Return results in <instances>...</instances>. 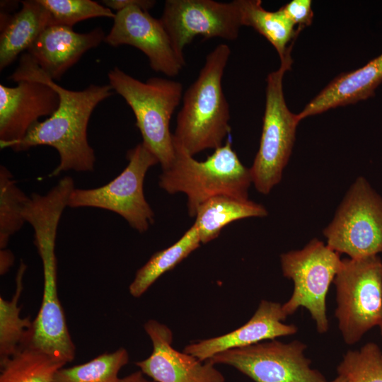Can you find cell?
I'll list each match as a JSON object with an SVG mask.
<instances>
[{
	"label": "cell",
	"instance_id": "1",
	"mask_svg": "<svg viewBox=\"0 0 382 382\" xmlns=\"http://www.w3.org/2000/svg\"><path fill=\"white\" fill-rule=\"evenodd\" d=\"M8 79L15 82L27 80L46 83L59 97L57 110L44 121L35 122L25 136L10 148L14 151H27L37 146L54 148L59 163L50 177L63 171L93 170L96 156L88 141V125L96 107L113 94L111 86L91 84L82 91L64 88L48 77L28 52L21 54L18 67Z\"/></svg>",
	"mask_w": 382,
	"mask_h": 382
},
{
	"label": "cell",
	"instance_id": "2",
	"mask_svg": "<svg viewBox=\"0 0 382 382\" xmlns=\"http://www.w3.org/2000/svg\"><path fill=\"white\" fill-rule=\"evenodd\" d=\"M230 55L228 45H217L207 55L197 79L183 93L173 142L191 156L220 147L231 132L230 108L222 88Z\"/></svg>",
	"mask_w": 382,
	"mask_h": 382
},
{
	"label": "cell",
	"instance_id": "3",
	"mask_svg": "<svg viewBox=\"0 0 382 382\" xmlns=\"http://www.w3.org/2000/svg\"><path fill=\"white\" fill-rule=\"evenodd\" d=\"M173 163L159 176L158 185L169 194L185 193L187 210L195 217L198 207L211 197L228 195L248 199L250 168L240 161L227 140L205 161H199L174 144Z\"/></svg>",
	"mask_w": 382,
	"mask_h": 382
},
{
	"label": "cell",
	"instance_id": "4",
	"mask_svg": "<svg viewBox=\"0 0 382 382\" xmlns=\"http://www.w3.org/2000/svg\"><path fill=\"white\" fill-rule=\"evenodd\" d=\"M61 216L54 209L40 208L28 217V223L34 229V243L42 262L43 293L39 311L22 345L68 363L74 359L76 348L57 291L55 243Z\"/></svg>",
	"mask_w": 382,
	"mask_h": 382
},
{
	"label": "cell",
	"instance_id": "5",
	"mask_svg": "<svg viewBox=\"0 0 382 382\" xmlns=\"http://www.w3.org/2000/svg\"><path fill=\"white\" fill-rule=\"evenodd\" d=\"M108 77L113 91L132 108L142 143L156 156L162 170L167 169L175 158L170 122L183 98L182 83L160 77L143 82L117 66L110 70Z\"/></svg>",
	"mask_w": 382,
	"mask_h": 382
},
{
	"label": "cell",
	"instance_id": "6",
	"mask_svg": "<svg viewBox=\"0 0 382 382\" xmlns=\"http://www.w3.org/2000/svg\"><path fill=\"white\" fill-rule=\"evenodd\" d=\"M290 50L280 60L279 68L267 78L265 108L259 149L250 168L257 191L267 195L282 178L294 146L298 114L288 108L283 93V78L291 69Z\"/></svg>",
	"mask_w": 382,
	"mask_h": 382
},
{
	"label": "cell",
	"instance_id": "7",
	"mask_svg": "<svg viewBox=\"0 0 382 382\" xmlns=\"http://www.w3.org/2000/svg\"><path fill=\"white\" fill-rule=\"evenodd\" d=\"M333 282L338 328L352 345L381 321L382 260L378 255L342 259Z\"/></svg>",
	"mask_w": 382,
	"mask_h": 382
},
{
	"label": "cell",
	"instance_id": "8",
	"mask_svg": "<svg viewBox=\"0 0 382 382\" xmlns=\"http://www.w3.org/2000/svg\"><path fill=\"white\" fill-rule=\"evenodd\" d=\"M342 260L340 253L318 238L310 241L302 249L281 254L282 274L294 283L290 299L282 305L284 313L288 316L299 307L306 308L317 331L320 334L328 332L326 296Z\"/></svg>",
	"mask_w": 382,
	"mask_h": 382
},
{
	"label": "cell",
	"instance_id": "9",
	"mask_svg": "<svg viewBox=\"0 0 382 382\" xmlns=\"http://www.w3.org/2000/svg\"><path fill=\"white\" fill-rule=\"evenodd\" d=\"M127 158L125 168L110 183L93 189L74 188L68 207L113 212L132 228L144 233L154 222V212L144 196V181L148 170L159 161L142 142L127 151Z\"/></svg>",
	"mask_w": 382,
	"mask_h": 382
},
{
	"label": "cell",
	"instance_id": "10",
	"mask_svg": "<svg viewBox=\"0 0 382 382\" xmlns=\"http://www.w3.org/2000/svg\"><path fill=\"white\" fill-rule=\"evenodd\" d=\"M323 233L331 249L352 259L382 253V197L364 177L351 185Z\"/></svg>",
	"mask_w": 382,
	"mask_h": 382
},
{
	"label": "cell",
	"instance_id": "11",
	"mask_svg": "<svg viewBox=\"0 0 382 382\" xmlns=\"http://www.w3.org/2000/svg\"><path fill=\"white\" fill-rule=\"evenodd\" d=\"M306 349L299 340L285 343L274 339L229 349L208 360L233 366L254 382H326L323 374L311 367Z\"/></svg>",
	"mask_w": 382,
	"mask_h": 382
},
{
	"label": "cell",
	"instance_id": "12",
	"mask_svg": "<svg viewBox=\"0 0 382 382\" xmlns=\"http://www.w3.org/2000/svg\"><path fill=\"white\" fill-rule=\"evenodd\" d=\"M160 21L183 57L184 48L195 37L234 40L242 26L236 0H167Z\"/></svg>",
	"mask_w": 382,
	"mask_h": 382
},
{
	"label": "cell",
	"instance_id": "13",
	"mask_svg": "<svg viewBox=\"0 0 382 382\" xmlns=\"http://www.w3.org/2000/svg\"><path fill=\"white\" fill-rule=\"evenodd\" d=\"M113 25L104 42L112 47L133 46L149 59L156 72L173 77L185 65V57L178 53L160 19L138 6L127 7L115 13Z\"/></svg>",
	"mask_w": 382,
	"mask_h": 382
},
{
	"label": "cell",
	"instance_id": "14",
	"mask_svg": "<svg viewBox=\"0 0 382 382\" xmlns=\"http://www.w3.org/2000/svg\"><path fill=\"white\" fill-rule=\"evenodd\" d=\"M153 345L150 356L135 364L155 382H225L209 360L202 361L172 347L173 332L165 324L149 320L144 325Z\"/></svg>",
	"mask_w": 382,
	"mask_h": 382
},
{
	"label": "cell",
	"instance_id": "15",
	"mask_svg": "<svg viewBox=\"0 0 382 382\" xmlns=\"http://www.w3.org/2000/svg\"><path fill=\"white\" fill-rule=\"evenodd\" d=\"M17 86L0 84V146L10 148L21 141L30 128L58 108L59 97L50 85L23 80Z\"/></svg>",
	"mask_w": 382,
	"mask_h": 382
},
{
	"label": "cell",
	"instance_id": "16",
	"mask_svg": "<svg viewBox=\"0 0 382 382\" xmlns=\"http://www.w3.org/2000/svg\"><path fill=\"white\" fill-rule=\"evenodd\" d=\"M287 316L277 302L262 300L250 319L224 335L201 340L185 347L183 352L205 361L215 354L233 348L248 347L265 340L292 335L298 328L284 323Z\"/></svg>",
	"mask_w": 382,
	"mask_h": 382
},
{
	"label": "cell",
	"instance_id": "17",
	"mask_svg": "<svg viewBox=\"0 0 382 382\" xmlns=\"http://www.w3.org/2000/svg\"><path fill=\"white\" fill-rule=\"evenodd\" d=\"M105 36L99 27L79 33L70 27L51 25L41 33L26 52L48 77L59 80L85 52L104 41Z\"/></svg>",
	"mask_w": 382,
	"mask_h": 382
},
{
	"label": "cell",
	"instance_id": "18",
	"mask_svg": "<svg viewBox=\"0 0 382 382\" xmlns=\"http://www.w3.org/2000/svg\"><path fill=\"white\" fill-rule=\"evenodd\" d=\"M382 82V54L362 67L344 73L324 88L298 114L300 120L331 108L371 97Z\"/></svg>",
	"mask_w": 382,
	"mask_h": 382
},
{
	"label": "cell",
	"instance_id": "19",
	"mask_svg": "<svg viewBox=\"0 0 382 382\" xmlns=\"http://www.w3.org/2000/svg\"><path fill=\"white\" fill-rule=\"evenodd\" d=\"M13 15L1 13L0 70L28 51L41 33L50 26V18L40 0L21 1Z\"/></svg>",
	"mask_w": 382,
	"mask_h": 382
},
{
	"label": "cell",
	"instance_id": "20",
	"mask_svg": "<svg viewBox=\"0 0 382 382\" xmlns=\"http://www.w3.org/2000/svg\"><path fill=\"white\" fill-rule=\"evenodd\" d=\"M267 214L263 205L249 199L218 195L198 207L194 224L201 243L205 244L217 238L223 228L231 222L249 217H264Z\"/></svg>",
	"mask_w": 382,
	"mask_h": 382
},
{
	"label": "cell",
	"instance_id": "21",
	"mask_svg": "<svg viewBox=\"0 0 382 382\" xmlns=\"http://www.w3.org/2000/svg\"><path fill=\"white\" fill-rule=\"evenodd\" d=\"M241 25L250 26L264 36L275 48L280 60L292 50L294 40L301 28L294 25L279 8L269 11L260 0H236Z\"/></svg>",
	"mask_w": 382,
	"mask_h": 382
},
{
	"label": "cell",
	"instance_id": "22",
	"mask_svg": "<svg viewBox=\"0 0 382 382\" xmlns=\"http://www.w3.org/2000/svg\"><path fill=\"white\" fill-rule=\"evenodd\" d=\"M200 244L197 228L193 224L178 241L155 253L137 270L129 286V294L135 298L141 296L161 275L174 268Z\"/></svg>",
	"mask_w": 382,
	"mask_h": 382
},
{
	"label": "cell",
	"instance_id": "23",
	"mask_svg": "<svg viewBox=\"0 0 382 382\" xmlns=\"http://www.w3.org/2000/svg\"><path fill=\"white\" fill-rule=\"evenodd\" d=\"M66 363L28 345L1 365L0 382H52Z\"/></svg>",
	"mask_w": 382,
	"mask_h": 382
},
{
	"label": "cell",
	"instance_id": "24",
	"mask_svg": "<svg viewBox=\"0 0 382 382\" xmlns=\"http://www.w3.org/2000/svg\"><path fill=\"white\" fill-rule=\"evenodd\" d=\"M26 265L21 261L16 277L15 292L10 300L0 297V366L14 354L25 341L33 321L21 318L18 301L23 289Z\"/></svg>",
	"mask_w": 382,
	"mask_h": 382
},
{
	"label": "cell",
	"instance_id": "25",
	"mask_svg": "<svg viewBox=\"0 0 382 382\" xmlns=\"http://www.w3.org/2000/svg\"><path fill=\"white\" fill-rule=\"evenodd\" d=\"M128 351L120 347L74 366L59 369L52 382H118L121 369L128 364Z\"/></svg>",
	"mask_w": 382,
	"mask_h": 382
},
{
	"label": "cell",
	"instance_id": "26",
	"mask_svg": "<svg viewBox=\"0 0 382 382\" xmlns=\"http://www.w3.org/2000/svg\"><path fill=\"white\" fill-rule=\"evenodd\" d=\"M28 197L16 185L11 171L0 166V249L6 248L11 237L25 222L23 212Z\"/></svg>",
	"mask_w": 382,
	"mask_h": 382
},
{
	"label": "cell",
	"instance_id": "27",
	"mask_svg": "<svg viewBox=\"0 0 382 382\" xmlns=\"http://www.w3.org/2000/svg\"><path fill=\"white\" fill-rule=\"evenodd\" d=\"M337 371L346 382H382V351L374 342L349 350Z\"/></svg>",
	"mask_w": 382,
	"mask_h": 382
},
{
	"label": "cell",
	"instance_id": "28",
	"mask_svg": "<svg viewBox=\"0 0 382 382\" xmlns=\"http://www.w3.org/2000/svg\"><path fill=\"white\" fill-rule=\"evenodd\" d=\"M47 10L51 25L72 28L76 23L96 17L114 18L115 13L91 0H40ZM50 25V26H51Z\"/></svg>",
	"mask_w": 382,
	"mask_h": 382
},
{
	"label": "cell",
	"instance_id": "29",
	"mask_svg": "<svg viewBox=\"0 0 382 382\" xmlns=\"http://www.w3.org/2000/svg\"><path fill=\"white\" fill-rule=\"evenodd\" d=\"M310 0H292L280 9L298 28H303L312 23L313 12Z\"/></svg>",
	"mask_w": 382,
	"mask_h": 382
},
{
	"label": "cell",
	"instance_id": "30",
	"mask_svg": "<svg viewBox=\"0 0 382 382\" xmlns=\"http://www.w3.org/2000/svg\"><path fill=\"white\" fill-rule=\"evenodd\" d=\"M101 2L107 8L115 10L117 12L132 6H138L144 11H149L156 3L154 0H104Z\"/></svg>",
	"mask_w": 382,
	"mask_h": 382
},
{
	"label": "cell",
	"instance_id": "31",
	"mask_svg": "<svg viewBox=\"0 0 382 382\" xmlns=\"http://www.w3.org/2000/svg\"><path fill=\"white\" fill-rule=\"evenodd\" d=\"M14 255L6 248L0 250V274H5L12 267L14 262Z\"/></svg>",
	"mask_w": 382,
	"mask_h": 382
},
{
	"label": "cell",
	"instance_id": "32",
	"mask_svg": "<svg viewBox=\"0 0 382 382\" xmlns=\"http://www.w3.org/2000/svg\"><path fill=\"white\" fill-rule=\"evenodd\" d=\"M118 382H155L145 378L144 374L139 370L133 372L123 378H120Z\"/></svg>",
	"mask_w": 382,
	"mask_h": 382
},
{
	"label": "cell",
	"instance_id": "33",
	"mask_svg": "<svg viewBox=\"0 0 382 382\" xmlns=\"http://www.w3.org/2000/svg\"><path fill=\"white\" fill-rule=\"evenodd\" d=\"M326 382H328V381H326ZM328 382H346V381H345V379L344 378V377H342L340 375H337V376L334 380H332L331 381H328Z\"/></svg>",
	"mask_w": 382,
	"mask_h": 382
},
{
	"label": "cell",
	"instance_id": "34",
	"mask_svg": "<svg viewBox=\"0 0 382 382\" xmlns=\"http://www.w3.org/2000/svg\"><path fill=\"white\" fill-rule=\"evenodd\" d=\"M378 326L380 328L381 334V336H382V318H381V321L380 323V325Z\"/></svg>",
	"mask_w": 382,
	"mask_h": 382
}]
</instances>
